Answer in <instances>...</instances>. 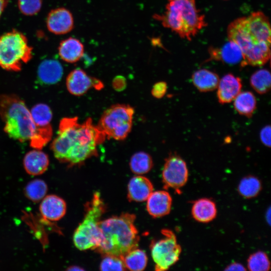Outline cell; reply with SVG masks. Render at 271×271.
I'll use <instances>...</instances> for the list:
<instances>
[{"label":"cell","mask_w":271,"mask_h":271,"mask_svg":"<svg viewBox=\"0 0 271 271\" xmlns=\"http://www.w3.org/2000/svg\"><path fill=\"white\" fill-rule=\"evenodd\" d=\"M188 175L186 163L179 155L171 154L165 159L162 176L166 189L171 188L180 193L181 188L187 182Z\"/></svg>","instance_id":"10"},{"label":"cell","mask_w":271,"mask_h":271,"mask_svg":"<svg viewBox=\"0 0 271 271\" xmlns=\"http://www.w3.org/2000/svg\"><path fill=\"white\" fill-rule=\"evenodd\" d=\"M166 11L153 18L181 38L191 41L207 26L204 15L197 8L195 0H167Z\"/></svg>","instance_id":"4"},{"label":"cell","mask_w":271,"mask_h":271,"mask_svg":"<svg viewBox=\"0 0 271 271\" xmlns=\"http://www.w3.org/2000/svg\"><path fill=\"white\" fill-rule=\"evenodd\" d=\"M217 88V97L219 102L222 104L228 103L241 92L242 81L239 77L228 73L219 80Z\"/></svg>","instance_id":"13"},{"label":"cell","mask_w":271,"mask_h":271,"mask_svg":"<svg viewBox=\"0 0 271 271\" xmlns=\"http://www.w3.org/2000/svg\"><path fill=\"white\" fill-rule=\"evenodd\" d=\"M268 18L261 11L237 18L227 28L228 40L236 43L243 56L242 66H261L270 59L271 32Z\"/></svg>","instance_id":"2"},{"label":"cell","mask_w":271,"mask_h":271,"mask_svg":"<svg viewBox=\"0 0 271 271\" xmlns=\"http://www.w3.org/2000/svg\"><path fill=\"white\" fill-rule=\"evenodd\" d=\"M217 211L215 202L206 198L195 201L191 209L194 219L201 223H208L212 221L217 215Z\"/></svg>","instance_id":"21"},{"label":"cell","mask_w":271,"mask_h":271,"mask_svg":"<svg viewBox=\"0 0 271 271\" xmlns=\"http://www.w3.org/2000/svg\"><path fill=\"white\" fill-rule=\"evenodd\" d=\"M134 113L129 105L114 104L103 112L97 126L106 138L123 140L131 130Z\"/></svg>","instance_id":"8"},{"label":"cell","mask_w":271,"mask_h":271,"mask_svg":"<svg viewBox=\"0 0 271 271\" xmlns=\"http://www.w3.org/2000/svg\"><path fill=\"white\" fill-rule=\"evenodd\" d=\"M126 269L133 271L144 270L147 264L148 257L146 252L136 248L121 257Z\"/></svg>","instance_id":"24"},{"label":"cell","mask_w":271,"mask_h":271,"mask_svg":"<svg viewBox=\"0 0 271 271\" xmlns=\"http://www.w3.org/2000/svg\"><path fill=\"white\" fill-rule=\"evenodd\" d=\"M131 171L137 175H143L149 172L153 167L151 156L145 152H138L133 154L129 161Z\"/></svg>","instance_id":"25"},{"label":"cell","mask_w":271,"mask_h":271,"mask_svg":"<svg viewBox=\"0 0 271 271\" xmlns=\"http://www.w3.org/2000/svg\"><path fill=\"white\" fill-rule=\"evenodd\" d=\"M33 48L26 36L13 30L0 36V67L6 70L18 72L22 64L32 58Z\"/></svg>","instance_id":"7"},{"label":"cell","mask_w":271,"mask_h":271,"mask_svg":"<svg viewBox=\"0 0 271 271\" xmlns=\"http://www.w3.org/2000/svg\"><path fill=\"white\" fill-rule=\"evenodd\" d=\"M105 210L106 206L100 194L95 192L91 200L86 204L84 217L73 234V242L78 249L95 250L99 246L101 240L99 224Z\"/></svg>","instance_id":"6"},{"label":"cell","mask_w":271,"mask_h":271,"mask_svg":"<svg viewBox=\"0 0 271 271\" xmlns=\"http://www.w3.org/2000/svg\"><path fill=\"white\" fill-rule=\"evenodd\" d=\"M66 85L70 94L77 96L84 95L92 88L100 90L103 87V83L100 80L89 76L79 68L73 70L68 74Z\"/></svg>","instance_id":"11"},{"label":"cell","mask_w":271,"mask_h":271,"mask_svg":"<svg viewBox=\"0 0 271 271\" xmlns=\"http://www.w3.org/2000/svg\"><path fill=\"white\" fill-rule=\"evenodd\" d=\"M247 268L251 271H266L270 269V261L266 253L258 251L251 254L247 260Z\"/></svg>","instance_id":"31"},{"label":"cell","mask_w":271,"mask_h":271,"mask_svg":"<svg viewBox=\"0 0 271 271\" xmlns=\"http://www.w3.org/2000/svg\"><path fill=\"white\" fill-rule=\"evenodd\" d=\"M30 113L36 127H44L51 124L53 113L47 104H36L32 107Z\"/></svg>","instance_id":"28"},{"label":"cell","mask_w":271,"mask_h":271,"mask_svg":"<svg viewBox=\"0 0 271 271\" xmlns=\"http://www.w3.org/2000/svg\"><path fill=\"white\" fill-rule=\"evenodd\" d=\"M105 139L91 118L79 123L77 117H66L60 121L51 149L57 160L72 167L96 156L97 147Z\"/></svg>","instance_id":"1"},{"label":"cell","mask_w":271,"mask_h":271,"mask_svg":"<svg viewBox=\"0 0 271 271\" xmlns=\"http://www.w3.org/2000/svg\"><path fill=\"white\" fill-rule=\"evenodd\" d=\"M261 183L256 177L249 175L243 178L240 181L238 191L244 198L250 199L256 197L261 190Z\"/></svg>","instance_id":"26"},{"label":"cell","mask_w":271,"mask_h":271,"mask_svg":"<svg viewBox=\"0 0 271 271\" xmlns=\"http://www.w3.org/2000/svg\"><path fill=\"white\" fill-rule=\"evenodd\" d=\"M84 47L81 42L73 37L62 40L58 47V54L64 61L74 63L79 61L84 55Z\"/></svg>","instance_id":"19"},{"label":"cell","mask_w":271,"mask_h":271,"mask_svg":"<svg viewBox=\"0 0 271 271\" xmlns=\"http://www.w3.org/2000/svg\"><path fill=\"white\" fill-rule=\"evenodd\" d=\"M47 28L49 32L55 35H64L71 32L74 28V19L72 13L67 9L58 8L52 10L46 19Z\"/></svg>","instance_id":"12"},{"label":"cell","mask_w":271,"mask_h":271,"mask_svg":"<svg viewBox=\"0 0 271 271\" xmlns=\"http://www.w3.org/2000/svg\"><path fill=\"white\" fill-rule=\"evenodd\" d=\"M66 204L60 197L52 194L46 196L41 202L39 210L41 214L46 220L56 221L65 215Z\"/></svg>","instance_id":"14"},{"label":"cell","mask_w":271,"mask_h":271,"mask_svg":"<svg viewBox=\"0 0 271 271\" xmlns=\"http://www.w3.org/2000/svg\"><path fill=\"white\" fill-rule=\"evenodd\" d=\"M219 80L217 73L206 69L198 70L192 76L194 85L202 92H210L216 89Z\"/></svg>","instance_id":"22"},{"label":"cell","mask_w":271,"mask_h":271,"mask_svg":"<svg viewBox=\"0 0 271 271\" xmlns=\"http://www.w3.org/2000/svg\"><path fill=\"white\" fill-rule=\"evenodd\" d=\"M103 256L99 266L101 270H126L121 258L112 255H104Z\"/></svg>","instance_id":"32"},{"label":"cell","mask_w":271,"mask_h":271,"mask_svg":"<svg viewBox=\"0 0 271 271\" xmlns=\"http://www.w3.org/2000/svg\"><path fill=\"white\" fill-rule=\"evenodd\" d=\"M211 59L221 61L225 63L234 65L243 60L242 52L238 46L233 41L228 40L221 48L211 50Z\"/></svg>","instance_id":"20"},{"label":"cell","mask_w":271,"mask_h":271,"mask_svg":"<svg viewBox=\"0 0 271 271\" xmlns=\"http://www.w3.org/2000/svg\"><path fill=\"white\" fill-rule=\"evenodd\" d=\"M9 2L10 0H0V17Z\"/></svg>","instance_id":"38"},{"label":"cell","mask_w":271,"mask_h":271,"mask_svg":"<svg viewBox=\"0 0 271 271\" xmlns=\"http://www.w3.org/2000/svg\"><path fill=\"white\" fill-rule=\"evenodd\" d=\"M68 270H83V268L80 267H78V266H72L71 267H69V269H68Z\"/></svg>","instance_id":"39"},{"label":"cell","mask_w":271,"mask_h":271,"mask_svg":"<svg viewBox=\"0 0 271 271\" xmlns=\"http://www.w3.org/2000/svg\"><path fill=\"white\" fill-rule=\"evenodd\" d=\"M167 88V84L166 82H158L153 85L151 90V94L156 98H162L166 94Z\"/></svg>","instance_id":"34"},{"label":"cell","mask_w":271,"mask_h":271,"mask_svg":"<svg viewBox=\"0 0 271 271\" xmlns=\"http://www.w3.org/2000/svg\"><path fill=\"white\" fill-rule=\"evenodd\" d=\"M63 74V68L57 60L47 59L42 61L37 70V79L43 85H51L60 81Z\"/></svg>","instance_id":"15"},{"label":"cell","mask_w":271,"mask_h":271,"mask_svg":"<svg viewBox=\"0 0 271 271\" xmlns=\"http://www.w3.org/2000/svg\"><path fill=\"white\" fill-rule=\"evenodd\" d=\"M162 233L164 237L151 245V254L157 271L166 270L176 263L182 250L172 231L164 229Z\"/></svg>","instance_id":"9"},{"label":"cell","mask_w":271,"mask_h":271,"mask_svg":"<svg viewBox=\"0 0 271 271\" xmlns=\"http://www.w3.org/2000/svg\"><path fill=\"white\" fill-rule=\"evenodd\" d=\"M270 126L269 125L264 126L260 130L259 138L261 142L265 147H270Z\"/></svg>","instance_id":"35"},{"label":"cell","mask_w":271,"mask_h":271,"mask_svg":"<svg viewBox=\"0 0 271 271\" xmlns=\"http://www.w3.org/2000/svg\"><path fill=\"white\" fill-rule=\"evenodd\" d=\"M112 85L115 90L122 91L126 86V80L122 76H117L113 79Z\"/></svg>","instance_id":"36"},{"label":"cell","mask_w":271,"mask_h":271,"mask_svg":"<svg viewBox=\"0 0 271 271\" xmlns=\"http://www.w3.org/2000/svg\"><path fill=\"white\" fill-rule=\"evenodd\" d=\"M153 185L148 178L138 175L132 177L128 182L127 198L129 201H145L153 192Z\"/></svg>","instance_id":"18"},{"label":"cell","mask_w":271,"mask_h":271,"mask_svg":"<svg viewBox=\"0 0 271 271\" xmlns=\"http://www.w3.org/2000/svg\"><path fill=\"white\" fill-rule=\"evenodd\" d=\"M42 0H18V6L20 12L26 16H34L40 11Z\"/></svg>","instance_id":"33"},{"label":"cell","mask_w":271,"mask_h":271,"mask_svg":"<svg viewBox=\"0 0 271 271\" xmlns=\"http://www.w3.org/2000/svg\"><path fill=\"white\" fill-rule=\"evenodd\" d=\"M49 165L48 156L41 150L35 149L27 153L23 159L26 172L32 176L43 174Z\"/></svg>","instance_id":"17"},{"label":"cell","mask_w":271,"mask_h":271,"mask_svg":"<svg viewBox=\"0 0 271 271\" xmlns=\"http://www.w3.org/2000/svg\"><path fill=\"white\" fill-rule=\"evenodd\" d=\"M0 117L5 124L4 131L15 140L22 143L30 141L35 132L30 110L16 94H0Z\"/></svg>","instance_id":"5"},{"label":"cell","mask_w":271,"mask_h":271,"mask_svg":"<svg viewBox=\"0 0 271 271\" xmlns=\"http://www.w3.org/2000/svg\"><path fill=\"white\" fill-rule=\"evenodd\" d=\"M234 100V107L239 114L248 118L252 116L256 107V100L252 92H240Z\"/></svg>","instance_id":"23"},{"label":"cell","mask_w":271,"mask_h":271,"mask_svg":"<svg viewBox=\"0 0 271 271\" xmlns=\"http://www.w3.org/2000/svg\"><path fill=\"white\" fill-rule=\"evenodd\" d=\"M226 270H246V268L241 263L234 262L225 268Z\"/></svg>","instance_id":"37"},{"label":"cell","mask_w":271,"mask_h":271,"mask_svg":"<svg viewBox=\"0 0 271 271\" xmlns=\"http://www.w3.org/2000/svg\"><path fill=\"white\" fill-rule=\"evenodd\" d=\"M48 191L46 183L41 179H35L27 184L24 192L26 197L33 202L41 201Z\"/></svg>","instance_id":"29"},{"label":"cell","mask_w":271,"mask_h":271,"mask_svg":"<svg viewBox=\"0 0 271 271\" xmlns=\"http://www.w3.org/2000/svg\"><path fill=\"white\" fill-rule=\"evenodd\" d=\"M147 200V211L154 218L168 215L171 210L172 199L166 191L153 192Z\"/></svg>","instance_id":"16"},{"label":"cell","mask_w":271,"mask_h":271,"mask_svg":"<svg viewBox=\"0 0 271 271\" xmlns=\"http://www.w3.org/2000/svg\"><path fill=\"white\" fill-rule=\"evenodd\" d=\"M135 219V215L125 213L100 220L99 227L101 240L95 250L103 255L121 258L137 248L140 237L134 225Z\"/></svg>","instance_id":"3"},{"label":"cell","mask_w":271,"mask_h":271,"mask_svg":"<svg viewBox=\"0 0 271 271\" xmlns=\"http://www.w3.org/2000/svg\"><path fill=\"white\" fill-rule=\"evenodd\" d=\"M53 134L51 125L36 127L35 132L30 140V146L35 149L41 150L51 140Z\"/></svg>","instance_id":"30"},{"label":"cell","mask_w":271,"mask_h":271,"mask_svg":"<svg viewBox=\"0 0 271 271\" xmlns=\"http://www.w3.org/2000/svg\"><path fill=\"white\" fill-rule=\"evenodd\" d=\"M252 88L258 94H263L270 89L271 76L269 71L261 69L254 72L250 78Z\"/></svg>","instance_id":"27"}]
</instances>
